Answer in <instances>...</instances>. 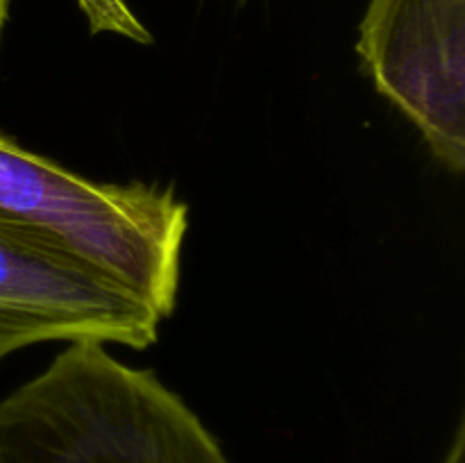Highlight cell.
I'll return each mask as SVG.
<instances>
[{
	"label": "cell",
	"instance_id": "cell-1",
	"mask_svg": "<svg viewBox=\"0 0 465 463\" xmlns=\"http://www.w3.org/2000/svg\"><path fill=\"white\" fill-rule=\"evenodd\" d=\"M0 463H232L153 370L75 340L0 399Z\"/></svg>",
	"mask_w": 465,
	"mask_h": 463
},
{
	"label": "cell",
	"instance_id": "cell-2",
	"mask_svg": "<svg viewBox=\"0 0 465 463\" xmlns=\"http://www.w3.org/2000/svg\"><path fill=\"white\" fill-rule=\"evenodd\" d=\"M0 222L121 281L162 318L175 311L189 207L173 189L89 180L0 132Z\"/></svg>",
	"mask_w": 465,
	"mask_h": 463
},
{
	"label": "cell",
	"instance_id": "cell-3",
	"mask_svg": "<svg viewBox=\"0 0 465 463\" xmlns=\"http://www.w3.org/2000/svg\"><path fill=\"white\" fill-rule=\"evenodd\" d=\"M162 320L121 281L0 222V361L45 340L145 350L157 343Z\"/></svg>",
	"mask_w": 465,
	"mask_h": 463
},
{
	"label": "cell",
	"instance_id": "cell-4",
	"mask_svg": "<svg viewBox=\"0 0 465 463\" xmlns=\"http://www.w3.org/2000/svg\"><path fill=\"white\" fill-rule=\"evenodd\" d=\"M357 54L375 89L425 139L431 157L465 171V0H368Z\"/></svg>",
	"mask_w": 465,
	"mask_h": 463
},
{
	"label": "cell",
	"instance_id": "cell-5",
	"mask_svg": "<svg viewBox=\"0 0 465 463\" xmlns=\"http://www.w3.org/2000/svg\"><path fill=\"white\" fill-rule=\"evenodd\" d=\"M94 34H118L134 44H153V34L125 0H75Z\"/></svg>",
	"mask_w": 465,
	"mask_h": 463
},
{
	"label": "cell",
	"instance_id": "cell-6",
	"mask_svg": "<svg viewBox=\"0 0 465 463\" xmlns=\"http://www.w3.org/2000/svg\"><path fill=\"white\" fill-rule=\"evenodd\" d=\"M443 463H465V425H463V420L459 422L457 431H454L452 445H450Z\"/></svg>",
	"mask_w": 465,
	"mask_h": 463
},
{
	"label": "cell",
	"instance_id": "cell-7",
	"mask_svg": "<svg viewBox=\"0 0 465 463\" xmlns=\"http://www.w3.org/2000/svg\"><path fill=\"white\" fill-rule=\"evenodd\" d=\"M9 3L12 0H0V32H3L5 21H7V14H9Z\"/></svg>",
	"mask_w": 465,
	"mask_h": 463
},
{
	"label": "cell",
	"instance_id": "cell-8",
	"mask_svg": "<svg viewBox=\"0 0 465 463\" xmlns=\"http://www.w3.org/2000/svg\"><path fill=\"white\" fill-rule=\"evenodd\" d=\"M239 3H248V0H239Z\"/></svg>",
	"mask_w": 465,
	"mask_h": 463
}]
</instances>
